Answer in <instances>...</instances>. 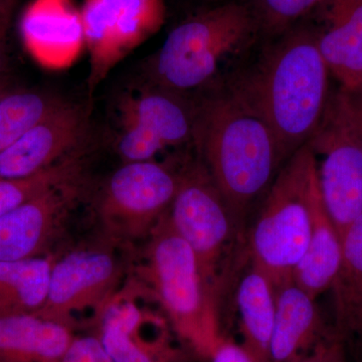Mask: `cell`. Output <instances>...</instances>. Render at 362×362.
Wrapping results in <instances>:
<instances>
[{
    "label": "cell",
    "mask_w": 362,
    "mask_h": 362,
    "mask_svg": "<svg viewBox=\"0 0 362 362\" xmlns=\"http://www.w3.org/2000/svg\"><path fill=\"white\" fill-rule=\"evenodd\" d=\"M194 109L192 141L242 228L252 204L268 192L285 163L277 139L233 94L204 100Z\"/></svg>",
    "instance_id": "1"
},
{
    "label": "cell",
    "mask_w": 362,
    "mask_h": 362,
    "mask_svg": "<svg viewBox=\"0 0 362 362\" xmlns=\"http://www.w3.org/2000/svg\"><path fill=\"white\" fill-rule=\"evenodd\" d=\"M328 66L317 37L295 33L267 54L233 94L270 127L285 162L322 120L328 101Z\"/></svg>",
    "instance_id": "2"
},
{
    "label": "cell",
    "mask_w": 362,
    "mask_h": 362,
    "mask_svg": "<svg viewBox=\"0 0 362 362\" xmlns=\"http://www.w3.org/2000/svg\"><path fill=\"white\" fill-rule=\"evenodd\" d=\"M316 178L315 157L306 143L279 170L252 228L250 259L268 276L275 291L293 282L308 247Z\"/></svg>",
    "instance_id": "3"
},
{
    "label": "cell",
    "mask_w": 362,
    "mask_h": 362,
    "mask_svg": "<svg viewBox=\"0 0 362 362\" xmlns=\"http://www.w3.org/2000/svg\"><path fill=\"white\" fill-rule=\"evenodd\" d=\"M255 21L237 4L209 9L176 26L149 65L152 85L188 92L207 84L250 40Z\"/></svg>",
    "instance_id": "4"
},
{
    "label": "cell",
    "mask_w": 362,
    "mask_h": 362,
    "mask_svg": "<svg viewBox=\"0 0 362 362\" xmlns=\"http://www.w3.org/2000/svg\"><path fill=\"white\" fill-rule=\"evenodd\" d=\"M141 275L160 300L176 330L199 354L209 356L221 337L197 257L178 235L168 211L149 233Z\"/></svg>",
    "instance_id": "5"
},
{
    "label": "cell",
    "mask_w": 362,
    "mask_h": 362,
    "mask_svg": "<svg viewBox=\"0 0 362 362\" xmlns=\"http://www.w3.org/2000/svg\"><path fill=\"white\" fill-rule=\"evenodd\" d=\"M168 216L194 251L207 296L216 307L242 228L204 164L181 169L180 187Z\"/></svg>",
    "instance_id": "6"
},
{
    "label": "cell",
    "mask_w": 362,
    "mask_h": 362,
    "mask_svg": "<svg viewBox=\"0 0 362 362\" xmlns=\"http://www.w3.org/2000/svg\"><path fill=\"white\" fill-rule=\"evenodd\" d=\"M307 144L315 157L324 206L342 239L362 214V146L340 92L328 101Z\"/></svg>",
    "instance_id": "7"
},
{
    "label": "cell",
    "mask_w": 362,
    "mask_h": 362,
    "mask_svg": "<svg viewBox=\"0 0 362 362\" xmlns=\"http://www.w3.org/2000/svg\"><path fill=\"white\" fill-rule=\"evenodd\" d=\"M181 170L153 160L126 162L105 183L98 213L112 237H145L168 211L180 187Z\"/></svg>",
    "instance_id": "8"
},
{
    "label": "cell",
    "mask_w": 362,
    "mask_h": 362,
    "mask_svg": "<svg viewBox=\"0 0 362 362\" xmlns=\"http://www.w3.org/2000/svg\"><path fill=\"white\" fill-rule=\"evenodd\" d=\"M89 52L90 95L124 59L164 23V0H84L81 7Z\"/></svg>",
    "instance_id": "9"
},
{
    "label": "cell",
    "mask_w": 362,
    "mask_h": 362,
    "mask_svg": "<svg viewBox=\"0 0 362 362\" xmlns=\"http://www.w3.org/2000/svg\"><path fill=\"white\" fill-rule=\"evenodd\" d=\"M120 277V266L106 250H78L54 263L49 292L35 315L71 327L78 314L102 312Z\"/></svg>",
    "instance_id": "10"
},
{
    "label": "cell",
    "mask_w": 362,
    "mask_h": 362,
    "mask_svg": "<svg viewBox=\"0 0 362 362\" xmlns=\"http://www.w3.org/2000/svg\"><path fill=\"white\" fill-rule=\"evenodd\" d=\"M82 194L80 175L35 195L0 216V262L45 256Z\"/></svg>",
    "instance_id": "11"
},
{
    "label": "cell",
    "mask_w": 362,
    "mask_h": 362,
    "mask_svg": "<svg viewBox=\"0 0 362 362\" xmlns=\"http://www.w3.org/2000/svg\"><path fill=\"white\" fill-rule=\"evenodd\" d=\"M87 135V114L66 102L0 152V178L37 175L83 149Z\"/></svg>",
    "instance_id": "12"
},
{
    "label": "cell",
    "mask_w": 362,
    "mask_h": 362,
    "mask_svg": "<svg viewBox=\"0 0 362 362\" xmlns=\"http://www.w3.org/2000/svg\"><path fill=\"white\" fill-rule=\"evenodd\" d=\"M25 51L42 68L63 70L86 47L81 8L74 0H32L20 21Z\"/></svg>",
    "instance_id": "13"
},
{
    "label": "cell",
    "mask_w": 362,
    "mask_h": 362,
    "mask_svg": "<svg viewBox=\"0 0 362 362\" xmlns=\"http://www.w3.org/2000/svg\"><path fill=\"white\" fill-rule=\"evenodd\" d=\"M333 335L324 326L315 299L301 288L290 282L276 290L270 362H300Z\"/></svg>",
    "instance_id": "14"
},
{
    "label": "cell",
    "mask_w": 362,
    "mask_h": 362,
    "mask_svg": "<svg viewBox=\"0 0 362 362\" xmlns=\"http://www.w3.org/2000/svg\"><path fill=\"white\" fill-rule=\"evenodd\" d=\"M326 28L317 37L328 70L342 89H362V0H322Z\"/></svg>",
    "instance_id": "15"
},
{
    "label": "cell",
    "mask_w": 362,
    "mask_h": 362,
    "mask_svg": "<svg viewBox=\"0 0 362 362\" xmlns=\"http://www.w3.org/2000/svg\"><path fill=\"white\" fill-rule=\"evenodd\" d=\"M177 93L156 86L124 93L117 108L127 112L153 133L165 148L192 140L194 109Z\"/></svg>",
    "instance_id": "16"
},
{
    "label": "cell",
    "mask_w": 362,
    "mask_h": 362,
    "mask_svg": "<svg viewBox=\"0 0 362 362\" xmlns=\"http://www.w3.org/2000/svg\"><path fill=\"white\" fill-rule=\"evenodd\" d=\"M235 305L240 318L242 349L254 362H270V344L276 314V291L270 279L250 259L239 278Z\"/></svg>",
    "instance_id": "17"
},
{
    "label": "cell",
    "mask_w": 362,
    "mask_h": 362,
    "mask_svg": "<svg viewBox=\"0 0 362 362\" xmlns=\"http://www.w3.org/2000/svg\"><path fill=\"white\" fill-rule=\"evenodd\" d=\"M71 327L37 315L0 318V362H62Z\"/></svg>",
    "instance_id": "18"
},
{
    "label": "cell",
    "mask_w": 362,
    "mask_h": 362,
    "mask_svg": "<svg viewBox=\"0 0 362 362\" xmlns=\"http://www.w3.org/2000/svg\"><path fill=\"white\" fill-rule=\"evenodd\" d=\"M342 243L324 206L318 180L312 189L308 247L293 273V283L313 299L330 289L341 262Z\"/></svg>",
    "instance_id": "19"
},
{
    "label": "cell",
    "mask_w": 362,
    "mask_h": 362,
    "mask_svg": "<svg viewBox=\"0 0 362 362\" xmlns=\"http://www.w3.org/2000/svg\"><path fill=\"white\" fill-rule=\"evenodd\" d=\"M339 269L331 289L334 296L333 332L340 341L362 335V214L343 235Z\"/></svg>",
    "instance_id": "20"
},
{
    "label": "cell",
    "mask_w": 362,
    "mask_h": 362,
    "mask_svg": "<svg viewBox=\"0 0 362 362\" xmlns=\"http://www.w3.org/2000/svg\"><path fill=\"white\" fill-rule=\"evenodd\" d=\"M52 265L45 256L0 262V318L35 315L42 308Z\"/></svg>",
    "instance_id": "21"
},
{
    "label": "cell",
    "mask_w": 362,
    "mask_h": 362,
    "mask_svg": "<svg viewBox=\"0 0 362 362\" xmlns=\"http://www.w3.org/2000/svg\"><path fill=\"white\" fill-rule=\"evenodd\" d=\"M66 102L44 90H9L0 99V152Z\"/></svg>",
    "instance_id": "22"
},
{
    "label": "cell",
    "mask_w": 362,
    "mask_h": 362,
    "mask_svg": "<svg viewBox=\"0 0 362 362\" xmlns=\"http://www.w3.org/2000/svg\"><path fill=\"white\" fill-rule=\"evenodd\" d=\"M102 314L99 339L116 362H156L151 349L136 339L142 320L139 309L132 303L106 305Z\"/></svg>",
    "instance_id": "23"
},
{
    "label": "cell",
    "mask_w": 362,
    "mask_h": 362,
    "mask_svg": "<svg viewBox=\"0 0 362 362\" xmlns=\"http://www.w3.org/2000/svg\"><path fill=\"white\" fill-rule=\"evenodd\" d=\"M82 170L83 149H81L30 177L16 180L0 178V216L13 211L35 195L82 175Z\"/></svg>",
    "instance_id": "24"
},
{
    "label": "cell",
    "mask_w": 362,
    "mask_h": 362,
    "mask_svg": "<svg viewBox=\"0 0 362 362\" xmlns=\"http://www.w3.org/2000/svg\"><path fill=\"white\" fill-rule=\"evenodd\" d=\"M118 113L120 132L117 136L116 149L124 163L153 160L165 149L160 140L134 116L120 110Z\"/></svg>",
    "instance_id": "25"
},
{
    "label": "cell",
    "mask_w": 362,
    "mask_h": 362,
    "mask_svg": "<svg viewBox=\"0 0 362 362\" xmlns=\"http://www.w3.org/2000/svg\"><path fill=\"white\" fill-rule=\"evenodd\" d=\"M322 0H255L261 21L272 32H281L319 6Z\"/></svg>",
    "instance_id": "26"
},
{
    "label": "cell",
    "mask_w": 362,
    "mask_h": 362,
    "mask_svg": "<svg viewBox=\"0 0 362 362\" xmlns=\"http://www.w3.org/2000/svg\"><path fill=\"white\" fill-rule=\"evenodd\" d=\"M62 362H116L97 337H74Z\"/></svg>",
    "instance_id": "27"
},
{
    "label": "cell",
    "mask_w": 362,
    "mask_h": 362,
    "mask_svg": "<svg viewBox=\"0 0 362 362\" xmlns=\"http://www.w3.org/2000/svg\"><path fill=\"white\" fill-rule=\"evenodd\" d=\"M18 0L0 2V78L8 68V35Z\"/></svg>",
    "instance_id": "28"
},
{
    "label": "cell",
    "mask_w": 362,
    "mask_h": 362,
    "mask_svg": "<svg viewBox=\"0 0 362 362\" xmlns=\"http://www.w3.org/2000/svg\"><path fill=\"white\" fill-rule=\"evenodd\" d=\"M300 362H346L342 342L335 335L321 342L309 356Z\"/></svg>",
    "instance_id": "29"
},
{
    "label": "cell",
    "mask_w": 362,
    "mask_h": 362,
    "mask_svg": "<svg viewBox=\"0 0 362 362\" xmlns=\"http://www.w3.org/2000/svg\"><path fill=\"white\" fill-rule=\"evenodd\" d=\"M211 362H254L240 344L221 337L209 356Z\"/></svg>",
    "instance_id": "30"
},
{
    "label": "cell",
    "mask_w": 362,
    "mask_h": 362,
    "mask_svg": "<svg viewBox=\"0 0 362 362\" xmlns=\"http://www.w3.org/2000/svg\"><path fill=\"white\" fill-rule=\"evenodd\" d=\"M362 146V89L339 90Z\"/></svg>",
    "instance_id": "31"
},
{
    "label": "cell",
    "mask_w": 362,
    "mask_h": 362,
    "mask_svg": "<svg viewBox=\"0 0 362 362\" xmlns=\"http://www.w3.org/2000/svg\"><path fill=\"white\" fill-rule=\"evenodd\" d=\"M9 90L11 89L8 88V85H7L6 81L4 80V78H0V99H1L2 96L6 94Z\"/></svg>",
    "instance_id": "32"
},
{
    "label": "cell",
    "mask_w": 362,
    "mask_h": 362,
    "mask_svg": "<svg viewBox=\"0 0 362 362\" xmlns=\"http://www.w3.org/2000/svg\"><path fill=\"white\" fill-rule=\"evenodd\" d=\"M4 1V0H0V2Z\"/></svg>",
    "instance_id": "33"
}]
</instances>
